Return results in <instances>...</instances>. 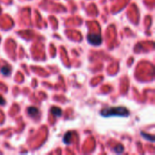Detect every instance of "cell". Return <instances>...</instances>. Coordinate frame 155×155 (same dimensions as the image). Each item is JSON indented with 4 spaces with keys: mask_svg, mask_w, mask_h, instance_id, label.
<instances>
[{
    "mask_svg": "<svg viewBox=\"0 0 155 155\" xmlns=\"http://www.w3.org/2000/svg\"><path fill=\"white\" fill-rule=\"evenodd\" d=\"M142 135H143V138H145V139H147L148 141H150V142H153L154 141V137L153 136V135H147V134H145L144 133H142Z\"/></svg>",
    "mask_w": 155,
    "mask_h": 155,
    "instance_id": "ba28073f",
    "label": "cell"
},
{
    "mask_svg": "<svg viewBox=\"0 0 155 155\" xmlns=\"http://www.w3.org/2000/svg\"><path fill=\"white\" fill-rule=\"evenodd\" d=\"M27 113H28V114L32 117V118H37L38 116H39V110L36 108V107H29L28 109H27Z\"/></svg>",
    "mask_w": 155,
    "mask_h": 155,
    "instance_id": "3957f363",
    "label": "cell"
},
{
    "mask_svg": "<svg viewBox=\"0 0 155 155\" xmlns=\"http://www.w3.org/2000/svg\"><path fill=\"white\" fill-rule=\"evenodd\" d=\"M114 151L116 153H124V146H123L122 144H119V145H116V146L114 148Z\"/></svg>",
    "mask_w": 155,
    "mask_h": 155,
    "instance_id": "8992f818",
    "label": "cell"
},
{
    "mask_svg": "<svg viewBox=\"0 0 155 155\" xmlns=\"http://www.w3.org/2000/svg\"><path fill=\"white\" fill-rule=\"evenodd\" d=\"M87 39H88V42L91 45H99L102 44V41H103L101 35L98 34V33H90V34H88Z\"/></svg>",
    "mask_w": 155,
    "mask_h": 155,
    "instance_id": "7a4b0ae2",
    "label": "cell"
},
{
    "mask_svg": "<svg viewBox=\"0 0 155 155\" xmlns=\"http://www.w3.org/2000/svg\"><path fill=\"white\" fill-rule=\"evenodd\" d=\"M71 139H72V133H67V134H65V135L64 136L63 141H64V143L65 144H69V143H71Z\"/></svg>",
    "mask_w": 155,
    "mask_h": 155,
    "instance_id": "5b68a950",
    "label": "cell"
},
{
    "mask_svg": "<svg viewBox=\"0 0 155 155\" xmlns=\"http://www.w3.org/2000/svg\"><path fill=\"white\" fill-rule=\"evenodd\" d=\"M5 103V101L3 99V97H0V105H2V104H4Z\"/></svg>",
    "mask_w": 155,
    "mask_h": 155,
    "instance_id": "9c48e42d",
    "label": "cell"
},
{
    "mask_svg": "<svg viewBox=\"0 0 155 155\" xmlns=\"http://www.w3.org/2000/svg\"><path fill=\"white\" fill-rule=\"evenodd\" d=\"M101 115L104 117H111V116H120L125 117L129 116V110L125 107H108L104 108L101 111Z\"/></svg>",
    "mask_w": 155,
    "mask_h": 155,
    "instance_id": "6da1fadb",
    "label": "cell"
},
{
    "mask_svg": "<svg viewBox=\"0 0 155 155\" xmlns=\"http://www.w3.org/2000/svg\"><path fill=\"white\" fill-rule=\"evenodd\" d=\"M51 113L54 117H60L62 115V110L58 107H53L51 109Z\"/></svg>",
    "mask_w": 155,
    "mask_h": 155,
    "instance_id": "277c9868",
    "label": "cell"
},
{
    "mask_svg": "<svg viewBox=\"0 0 155 155\" xmlns=\"http://www.w3.org/2000/svg\"><path fill=\"white\" fill-rule=\"evenodd\" d=\"M1 73L4 74V75H8L9 73H10V68L8 66H3L1 68Z\"/></svg>",
    "mask_w": 155,
    "mask_h": 155,
    "instance_id": "52a82bcc",
    "label": "cell"
}]
</instances>
